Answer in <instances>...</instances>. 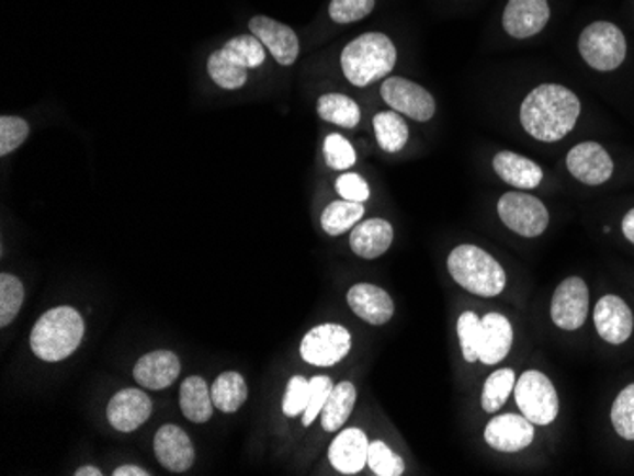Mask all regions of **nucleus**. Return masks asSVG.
I'll use <instances>...</instances> for the list:
<instances>
[{
  "label": "nucleus",
  "mask_w": 634,
  "mask_h": 476,
  "mask_svg": "<svg viewBox=\"0 0 634 476\" xmlns=\"http://www.w3.org/2000/svg\"><path fill=\"white\" fill-rule=\"evenodd\" d=\"M332 379L329 376H314L310 379V403L303 413V423L308 428L314 423L317 416H321L325 403L329 399L332 392Z\"/></svg>",
  "instance_id": "41"
},
{
  "label": "nucleus",
  "mask_w": 634,
  "mask_h": 476,
  "mask_svg": "<svg viewBox=\"0 0 634 476\" xmlns=\"http://www.w3.org/2000/svg\"><path fill=\"white\" fill-rule=\"evenodd\" d=\"M579 113L581 103L574 91L561 84H542L522 101L521 124L534 139L555 143L576 127Z\"/></svg>",
  "instance_id": "1"
},
{
  "label": "nucleus",
  "mask_w": 634,
  "mask_h": 476,
  "mask_svg": "<svg viewBox=\"0 0 634 476\" xmlns=\"http://www.w3.org/2000/svg\"><path fill=\"white\" fill-rule=\"evenodd\" d=\"M589 316V287L581 277H568L551 301V319L558 329L578 330Z\"/></svg>",
  "instance_id": "10"
},
{
  "label": "nucleus",
  "mask_w": 634,
  "mask_h": 476,
  "mask_svg": "<svg viewBox=\"0 0 634 476\" xmlns=\"http://www.w3.org/2000/svg\"><path fill=\"white\" fill-rule=\"evenodd\" d=\"M394 241V228L384 218H369L350 234V247L361 259L373 260L388 251Z\"/></svg>",
  "instance_id": "22"
},
{
  "label": "nucleus",
  "mask_w": 634,
  "mask_h": 476,
  "mask_svg": "<svg viewBox=\"0 0 634 476\" xmlns=\"http://www.w3.org/2000/svg\"><path fill=\"white\" fill-rule=\"evenodd\" d=\"M317 114L325 120L340 127L358 126L361 120V111L353 99L346 98L342 93H325L317 101Z\"/></svg>",
  "instance_id": "27"
},
{
  "label": "nucleus",
  "mask_w": 634,
  "mask_h": 476,
  "mask_svg": "<svg viewBox=\"0 0 634 476\" xmlns=\"http://www.w3.org/2000/svg\"><path fill=\"white\" fill-rule=\"evenodd\" d=\"M579 54L591 69L610 72L620 67L627 56V41L610 22H595L579 36Z\"/></svg>",
  "instance_id": "5"
},
{
  "label": "nucleus",
  "mask_w": 634,
  "mask_h": 476,
  "mask_svg": "<svg viewBox=\"0 0 634 476\" xmlns=\"http://www.w3.org/2000/svg\"><path fill=\"white\" fill-rule=\"evenodd\" d=\"M251 35L261 41L278 64L290 67L301 54V43L295 31L285 23L275 22L269 15H254L249 22Z\"/></svg>",
  "instance_id": "13"
},
{
  "label": "nucleus",
  "mask_w": 634,
  "mask_h": 476,
  "mask_svg": "<svg viewBox=\"0 0 634 476\" xmlns=\"http://www.w3.org/2000/svg\"><path fill=\"white\" fill-rule=\"evenodd\" d=\"M363 215H365V207L360 202L337 200L325 207L321 226L329 236H342L346 231L352 230Z\"/></svg>",
  "instance_id": "28"
},
{
  "label": "nucleus",
  "mask_w": 634,
  "mask_h": 476,
  "mask_svg": "<svg viewBox=\"0 0 634 476\" xmlns=\"http://www.w3.org/2000/svg\"><path fill=\"white\" fill-rule=\"evenodd\" d=\"M514 400L522 416L534 426H550L557 420L561 407L557 389L543 372H522L521 378L514 384Z\"/></svg>",
  "instance_id": "6"
},
{
  "label": "nucleus",
  "mask_w": 634,
  "mask_h": 476,
  "mask_svg": "<svg viewBox=\"0 0 634 476\" xmlns=\"http://www.w3.org/2000/svg\"><path fill=\"white\" fill-rule=\"evenodd\" d=\"M566 166L574 179L589 186L604 184L613 175L612 158L604 147L595 140H586L571 148L566 158Z\"/></svg>",
  "instance_id": "11"
},
{
  "label": "nucleus",
  "mask_w": 634,
  "mask_h": 476,
  "mask_svg": "<svg viewBox=\"0 0 634 476\" xmlns=\"http://www.w3.org/2000/svg\"><path fill=\"white\" fill-rule=\"evenodd\" d=\"M612 426L625 441H634V384L625 387L613 400Z\"/></svg>",
  "instance_id": "35"
},
{
  "label": "nucleus",
  "mask_w": 634,
  "mask_h": 476,
  "mask_svg": "<svg viewBox=\"0 0 634 476\" xmlns=\"http://www.w3.org/2000/svg\"><path fill=\"white\" fill-rule=\"evenodd\" d=\"M219 49L226 59H230L234 65H238L241 69H257L267 59V48L253 35L234 36Z\"/></svg>",
  "instance_id": "30"
},
{
  "label": "nucleus",
  "mask_w": 634,
  "mask_h": 476,
  "mask_svg": "<svg viewBox=\"0 0 634 476\" xmlns=\"http://www.w3.org/2000/svg\"><path fill=\"white\" fill-rule=\"evenodd\" d=\"M493 163L494 171L498 173L501 181L508 182L514 189H536L537 184L543 181V169L537 166L536 161L524 156L503 150L494 156Z\"/></svg>",
  "instance_id": "23"
},
{
  "label": "nucleus",
  "mask_w": 634,
  "mask_h": 476,
  "mask_svg": "<svg viewBox=\"0 0 634 476\" xmlns=\"http://www.w3.org/2000/svg\"><path fill=\"white\" fill-rule=\"evenodd\" d=\"M366 465L378 476H401L405 473L403 457L395 454L386 442L374 441L369 444Z\"/></svg>",
  "instance_id": "34"
},
{
  "label": "nucleus",
  "mask_w": 634,
  "mask_h": 476,
  "mask_svg": "<svg viewBox=\"0 0 634 476\" xmlns=\"http://www.w3.org/2000/svg\"><path fill=\"white\" fill-rule=\"evenodd\" d=\"M376 0H331L329 15L335 23L346 25L366 18L374 10Z\"/></svg>",
  "instance_id": "38"
},
{
  "label": "nucleus",
  "mask_w": 634,
  "mask_h": 476,
  "mask_svg": "<svg viewBox=\"0 0 634 476\" xmlns=\"http://www.w3.org/2000/svg\"><path fill=\"white\" fill-rule=\"evenodd\" d=\"M355 399L358 392L352 382H340L339 386L332 387L331 395L321 410V426L327 433H335L344 426L352 416Z\"/></svg>",
  "instance_id": "25"
},
{
  "label": "nucleus",
  "mask_w": 634,
  "mask_h": 476,
  "mask_svg": "<svg viewBox=\"0 0 634 476\" xmlns=\"http://www.w3.org/2000/svg\"><path fill=\"white\" fill-rule=\"evenodd\" d=\"M350 350H352L350 332L335 322H325L304 337L301 343V358L314 366H332L340 363Z\"/></svg>",
  "instance_id": "8"
},
{
  "label": "nucleus",
  "mask_w": 634,
  "mask_h": 476,
  "mask_svg": "<svg viewBox=\"0 0 634 476\" xmlns=\"http://www.w3.org/2000/svg\"><path fill=\"white\" fill-rule=\"evenodd\" d=\"M373 126L382 150L392 152V155L403 150L409 140V127L395 111H384V113L376 114Z\"/></svg>",
  "instance_id": "29"
},
{
  "label": "nucleus",
  "mask_w": 634,
  "mask_h": 476,
  "mask_svg": "<svg viewBox=\"0 0 634 476\" xmlns=\"http://www.w3.org/2000/svg\"><path fill=\"white\" fill-rule=\"evenodd\" d=\"M179 403H181V412L186 420L192 423H205L212 420L213 399L210 387L205 384L204 378L191 376L183 382L181 393H179Z\"/></svg>",
  "instance_id": "24"
},
{
  "label": "nucleus",
  "mask_w": 634,
  "mask_h": 476,
  "mask_svg": "<svg viewBox=\"0 0 634 476\" xmlns=\"http://www.w3.org/2000/svg\"><path fill=\"white\" fill-rule=\"evenodd\" d=\"M324 155L327 166L331 169H337V171L352 168L355 160H358L352 145L339 134H331L325 139Z\"/></svg>",
  "instance_id": "37"
},
{
  "label": "nucleus",
  "mask_w": 634,
  "mask_h": 476,
  "mask_svg": "<svg viewBox=\"0 0 634 476\" xmlns=\"http://www.w3.org/2000/svg\"><path fill=\"white\" fill-rule=\"evenodd\" d=\"M29 135V124L20 116H2L0 118V156L14 152L22 147Z\"/></svg>",
  "instance_id": "39"
},
{
  "label": "nucleus",
  "mask_w": 634,
  "mask_h": 476,
  "mask_svg": "<svg viewBox=\"0 0 634 476\" xmlns=\"http://www.w3.org/2000/svg\"><path fill=\"white\" fill-rule=\"evenodd\" d=\"M485 441L498 452H521L534 441V423L519 413L494 416L485 428Z\"/></svg>",
  "instance_id": "12"
},
{
  "label": "nucleus",
  "mask_w": 634,
  "mask_h": 476,
  "mask_svg": "<svg viewBox=\"0 0 634 476\" xmlns=\"http://www.w3.org/2000/svg\"><path fill=\"white\" fill-rule=\"evenodd\" d=\"M25 298L22 281L10 273L0 275V327H8L14 321Z\"/></svg>",
  "instance_id": "32"
},
{
  "label": "nucleus",
  "mask_w": 634,
  "mask_h": 476,
  "mask_svg": "<svg viewBox=\"0 0 634 476\" xmlns=\"http://www.w3.org/2000/svg\"><path fill=\"white\" fill-rule=\"evenodd\" d=\"M152 413V400L141 389H122L116 393L109 407H106V420L121 433H132L141 428Z\"/></svg>",
  "instance_id": "15"
},
{
  "label": "nucleus",
  "mask_w": 634,
  "mask_h": 476,
  "mask_svg": "<svg viewBox=\"0 0 634 476\" xmlns=\"http://www.w3.org/2000/svg\"><path fill=\"white\" fill-rule=\"evenodd\" d=\"M348 306L369 325H384L395 314L394 301L384 288L371 283H358L348 291Z\"/></svg>",
  "instance_id": "18"
},
{
  "label": "nucleus",
  "mask_w": 634,
  "mask_h": 476,
  "mask_svg": "<svg viewBox=\"0 0 634 476\" xmlns=\"http://www.w3.org/2000/svg\"><path fill=\"white\" fill-rule=\"evenodd\" d=\"M449 273L472 295L494 298L506 288L508 277L500 262L477 246H458L446 260Z\"/></svg>",
  "instance_id": "4"
},
{
  "label": "nucleus",
  "mask_w": 634,
  "mask_h": 476,
  "mask_svg": "<svg viewBox=\"0 0 634 476\" xmlns=\"http://www.w3.org/2000/svg\"><path fill=\"white\" fill-rule=\"evenodd\" d=\"M181 372V363L173 351H152L143 355L134 369V378L139 386L160 392L170 387Z\"/></svg>",
  "instance_id": "19"
},
{
  "label": "nucleus",
  "mask_w": 634,
  "mask_h": 476,
  "mask_svg": "<svg viewBox=\"0 0 634 476\" xmlns=\"http://www.w3.org/2000/svg\"><path fill=\"white\" fill-rule=\"evenodd\" d=\"M103 473L98 469V467H90V465H86V467H80V469L75 471V476H101Z\"/></svg>",
  "instance_id": "45"
},
{
  "label": "nucleus",
  "mask_w": 634,
  "mask_h": 476,
  "mask_svg": "<svg viewBox=\"0 0 634 476\" xmlns=\"http://www.w3.org/2000/svg\"><path fill=\"white\" fill-rule=\"evenodd\" d=\"M212 399L220 412H238L247 400L246 379L238 372H223L212 386Z\"/></svg>",
  "instance_id": "26"
},
{
  "label": "nucleus",
  "mask_w": 634,
  "mask_h": 476,
  "mask_svg": "<svg viewBox=\"0 0 634 476\" xmlns=\"http://www.w3.org/2000/svg\"><path fill=\"white\" fill-rule=\"evenodd\" d=\"M397 61V49L384 33H365L342 49L340 65L350 84L358 88L388 77Z\"/></svg>",
  "instance_id": "3"
},
{
  "label": "nucleus",
  "mask_w": 634,
  "mask_h": 476,
  "mask_svg": "<svg viewBox=\"0 0 634 476\" xmlns=\"http://www.w3.org/2000/svg\"><path fill=\"white\" fill-rule=\"evenodd\" d=\"M595 327L604 342L612 345L627 342L634 327L633 311L627 302L615 295L602 296L595 306Z\"/></svg>",
  "instance_id": "14"
},
{
  "label": "nucleus",
  "mask_w": 634,
  "mask_h": 476,
  "mask_svg": "<svg viewBox=\"0 0 634 476\" xmlns=\"http://www.w3.org/2000/svg\"><path fill=\"white\" fill-rule=\"evenodd\" d=\"M498 215L509 230L522 238H537L550 226V213L542 200L522 192L503 194L498 202Z\"/></svg>",
  "instance_id": "7"
},
{
  "label": "nucleus",
  "mask_w": 634,
  "mask_h": 476,
  "mask_svg": "<svg viewBox=\"0 0 634 476\" xmlns=\"http://www.w3.org/2000/svg\"><path fill=\"white\" fill-rule=\"evenodd\" d=\"M511 345H513V327L508 317L493 311L480 319V363H501L508 358Z\"/></svg>",
  "instance_id": "21"
},
{
  "label": "nucleus",
  "mask_w": 634,
  "mask_h": 476,
  "mask_svg": "<svg viewBox=\"0 0 634 476\" xmlns=\"http://www.w3.org/2000/svg\"><path fill=\"white\" fill-rule=\"evenodd\" d=\"M308 403H310V379L304 376H293L283 397V413L287 418L303 416Z\"/></svg>",
  "instance_id": "40"
},
{
  "label": "nucleus",
  "mask_w": 634,
  "mask_h": 476,
  "mask_svg": "<svg viewBox=\"0 0 634 476\" xmlns=\"http://www.w3.org/2000/svg\"><path fill=\"white\" fill-rule=\"evenodd\" d=\"M207 70L213 82L223 90H240L241 86H246L247 69H241L230 59H226L220 49H215L207 59Z\"/></svg>",
  "instance_id": "33"
},
{
  "label": "nucleus",
  "mask_w": 634,
  "mask_h": 476,
  "mask_svg": "<svg viewBox=\"0 0 634 476\" xmlns=\"http://www.w3.org/2000/svg\"><path fill=\"white\" fill-rule=\"evenodd\" d=\"M621 228H623V236L634 246V209L629 211L627 215H625Z\"/></svg>",
  "instance_id": "44"
},
{
  "label": "nucleus",
  "mask_w": 634,
  "mask_h": 476,
  "mask_svg": "<svg viewBox=\"0 0 634 476\" xmlns=\"http://www.w3.org/2000/svg\"><path fill=\"white\" fill-rule=\"evenodd\" d=\"M114 476H148L150 473L137 467V465H122L118 469L114 471Z\"/></svg>",
  "instance_id": "43"
},
{
  "label": "nucleus",
  "mask_w": 634,
  "mask_h": 476,
  "mask_svg": "<svg viewBox=\"0 0 634 476\" xmlns=\"http://www.w3.org/2000/svg\"><path fill=\"white\" fill-rule=\"evenodd\" d=\"M337 192H339L342 200H350V202H366L371 196V190L363 177L358 173H344L337 179Z\"/></svg>",
  "instance_id": "42"
},
{
  "label": "nucleus",
  "mask_w": 634,
  "mask_h": 476,
  "mask_svg": "<svg viewBox=\"0 0 634 476\" xmlns=\"http://www.w3.org/2000/svg\"><path fill=\"white\" fill-rule=\"evenodd\" d=\"M155 454L158 462L171 473H184L194 463V444L189 434L177 426H163L155 437Z\"/></svg>",
  "instance_id": "17"
},
{
  "label": "nucleus",
  "mask_w": 634,
  "mask_h": 476,
  "mask_svg": "<svg viewBox=\"0 0 634 476\" xmlns=\"http://www.w3.org/2000/svg\"><path fill=\"white\" fill-rule=\"evenodd\" d=\"M550 15L547 0H509L501 23L509 36L530 38L542 33L550 22Z\"/></svg>",
  "instance_id": "16"
},
{
  "label": "nucleus",
  "mask_w": 634,
  "mask_h": 476,
  "mask_svg": "<svg viewBox=\"0 0 634 476\" xmlns=\"http://www.w3.org/2000/svg\"><path fill=\"white\" fill-rule=\"evenodd\" d=\"M381 95L395 113L407 114L416 122H428L435 114V99L430 91L410 82L407 78H386L381 88Z\"/></svg>",
  "instance_id": "9"
},
{
  "label": "nucleus",
  "mask_w": 634,
  "mask_h": 476,
  "mask_svg": "<svg viewBox=\"0 0 634 476\" xmlns=\"http://www.w3.org/2000/svg\"><path fill=\"white\" fill-rule=\"evenodd\" d=\"M514 384H517V378H514V372L511 369H500V371L493 372L485 382L483 395H480L483 410L490 413L498 412L509 399Z\"/></svg>",
  "instance_id": "31"
},
{
  "label": "nucleus",
  "mask_w": 634,
  "mask_h": 476,
  "mask_svg": "<svg viewBox=\"0 0 634 476\" xmlns=\"http://www.w3.org/2000/svg\"><path fill=\"white\" fill-rule=\"evenodd\" d=\"M84 338V319L71 306L46 311L31 332V350L36 358L57 363L71 358Z\"/></svg>",
  "instance_id": "2"
},
{
  "label": "nucleus",
  "mask_w": 634,
  "mask_h": 476,
  "mask_svg": "<svg viewBox=\"0 0 634 476\" xmlns=\"http://www.w3.org/2000/svg\"><path fill=\"white\" fill-rule=\"evenodd\" d=\"M458 340L462 355L467 363L479 361L480 317L473 311H464L458 319Z\"/></svg>",
  "instance_id": "36"
},
{
  "label": "nucleus",
  "mask_w": 634,
  "mask_h": 476,
  "mask_svg": "<svg viewBox=\"0 0 634 476\" xmlns=\"http://www.w3.org/2000/svg\"><path fill=\"white\" fill-rule=\"evenodd\" d=\"M369 439L361 429H346L329 446V460L335 469L342 475H355L369 460Z\"/></svg>",
  "instance_id": "20"
}]
</instances>
